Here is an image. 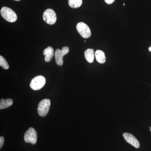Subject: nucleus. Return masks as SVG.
Listing matches in <instances>:
<instances>
[{
    "label": "nucleus",
    "mask_w": 151,
    "mask_h": 151,
    "mask_svg": "<svg viewBox=\"0 0 151 151\" xmlns=\"http://www.w3.org/2000/svg\"><path fill=\"white\" fill-rule=\"evenodd\" d=\"M1 14L3 18L10 22H14L17 19V14L13 10L7 7H3L1 10Z\"/></svg>",
    "instance_id": "obj_1"
},
{
    "label": "nucleus",
    "mask_w": 151,
    "mask_h": 151,
    "mask_svg": "<svg viewBox=\"0 0 151 151\" xmlns=\"http://www.w3.org/2000/svg\"><path fill=\"white\" fill-rule=\"evenodd\" d=\"M50 106V100L48 99H43L38 105L37 112L41 117H45L47 115Z\"/></svg>",
    "instance_id": "obj_2"
},
{
    "label": "nucleus",
    "mask_w": 151,
    "mask_h": 151,
    "mask_svg": "<svg viewBox=\"0 0 151 151\" xmlns=\"http://www.w3.org/2000/svg\"><path fill=\"white\" fill-rule=\"evenodd\" d=\"M45 83L46 80L43 76H37L32 78L30 84V86L33 90H38L43 87Z\"/></svg>",
    "instance_id": "obj_3"
},
{
    "label": "nucleus",
    "mask_w": 151,
    "mask_h": 151,
    "mask_svg": "<svg viewBox=\"0 0 151 151\" xmlns=\"http://www.w3.org/2000/svg\"><path fill=\"white\" fill-rule=\"evenodd\" d=\"M69 49L67 46L63 47L61 50L57 49L55 53V62L58 65L61 66L63 64V57L69 52Z\"/></svg>",
    "instance_id": "obj_4"
},
{
    "label": "nucleus",
    "mask_w": 151,
    "mask_h": 151,
    "mask_svg": "<svg viewBox=\"0 0 151 151\" xmlns=\"http://www.w3.org/2000/svg\"><path fill=\"white\" fill-rule=\"evenodd\" d=\"M44 21L49 24H54L57 20L56 13L53 10L48 9L45 11L43 14Z\"/></svg>",
    "instance_id": "obj_5"
},
{
    "label": "nucleus",
    "mask_w": 151,
    "mask_h": 151,
    "mask_svg": "<svg viewBox=\"0 0 151 151\" xmlns=\"http://www.w3.org/2000/svg\"><path fill=\"white\" fill-rule=\"evenodd\" d=\"M37 133L33 128H30L24 134V140L26 143L35 145L37 141Z\"/></svg>",
    "instance_id": "obj_6"
},
{
    "label": "nucleus",
    "mask_w": 151,
    "mask_h": 151,
    "mask_svg": "<svg viewBox=\"0 0 151 151\" xmlns=\"http://www.w3.org/2000/svg\"><path fill=\"white\" fill-rule=\"evenodd\" d=\"M76 29L81 36L84 38H88L91 35V32L89 27L84 22L78 23L76 25Z\"/></svg>",
    "instance_id": "obj_7"
},
{
    "label": "nucleus",
    "mask_w": 151,
    "mask_h": 151,
    "mask_svg": "<svg viewBox=\"0 0 151 151\" xmlns=\"http://www.w3.org/2000/svg\"><path fill=\"white\" fill-rule=\"evenodd\" d=\"M123 137L126 142L136 148H139L140 147V144L139 141L134 136L129 133H125L123 134Z\"/></svg>",
    "instance_id": "obj_8"
},
{
    "label": "nucleus",
    "mask_w": 151,
    "mask_h": 151,
    "mask_svg": "<svg viewBox=\"0 0 151 151\" xmlns=\"http://www.w3.org/2000/svg\"><path fill=\"white\" fill-rule=\"evenodd\" d=\"M43 55L45 56V62H50L54 55V49L51 47L49 46L44 50Z\"/></svg>",
    "instance_id": "obj_9"
},
{
    "label": "nucleus",
    "mask_w": 151,
    "mask_h": 151,
    "mask_svg": "<svg viewBox=\"0 0 151 151\" xmlns=\"http://www.w3.org/2000/svg\"><path fill=\"white\" fill-rule=\"evenodd\" d=\"M94 50L93 49L88 48L84 52V56L86 60L89 63H92L94 61Z\"/></svg>",
    "instance_id": "obj_10"
},
{
    "label": "nucleus",
    "mask_w": 151,
    "mask_h": 151,
    "mask_svg": "<svg viewBox=\"0 0 151 151\" xmlns=\"http://www.w3.org/2000/svg\"><path fill=\"white\" fill-rule=\"evenodd\" d=\"M95 56L96 60L99 63L103 64L106 61V57L104 52L98 50L95 52Z\"/></svg>",
    "instance_id": "obj_11"
},
{
    "label": "nucleus",
    "mask_w": 151,
    "mask_h": 151,
    "mask_svg": "<svg viewBox=\"0 0 151 151\" xmlns=\"http://www.w3.org/2000/svg\"><path fill=\"white\" fill-rule=\"evenodd\" d=\"M13 103V102L12 100L10 98L5 99V100L4 99H1V102H0V109L1 110V109L8 108L12 105Z\"/></svg>",
    "instance_id": "obj_12"
},
{
    "label": "nucleus",
    "mask_w": 151,
    "mask_h": 151,
    "mask_svg": "<svg viewBox=\"0 0 151 151\" xmlns=\"http://www.w3.org/2000/svg\"><path fill=\"white\" fill-rule=\"evenodd\" d=\"M82 4V0H68V5L72 8H78Z\"/></svg>",
    "instance_id": "obj_13"
},
{
    "label": "nucleus",
    "mask_w": 151,
    "mask_h": 151,
    "mask_svg": "<svg viewBox=\"0 0 151 151\" xmlns=\"http://www.w3.org/2000/svg\"><path fill=\"white\" fill-rule=\"evenodd\" d=\"M0 65L4 69L7 70L9 68L8 63L6 60L1 55L0 56Z\"/></svg>",
    "instance_id": "obj_14"
},
{
    "label": "nucleus",
    "mask_w": 151,
    "mask_h": 151,
    "mask_svg": "<svg viewBox=\"0 0 151 151\" xmlns=\"http://www.w3.org/2000/svg\"><path fill=\"white\" fill-rule=\"evenodd\" d=\"M4 143V138L3 137H0V149L1 148Z\"/></svg>",
    "instance_id": "obj_15"
},
{
    "label": "nucleus",
    "mask_w": 151,
    "mask_h": 151,
    "mask_svg": "<svg viewBox=\"0 0 151 151\" xmlns=\"http://www.w3.org/2000/svg\"><path fill=\"white\" fill-rule=\"evenodd\" d=\"M104 1L108 4H111L114 2L115 0H104Z\"/></svg>",
    "instance_id": "obj_16"
},
{
    "label": "nucleus",
    "mask_w": 151,
    "mask_h": 151,
    "mask_svg": "<svg viewBox=\"0 0 151 151\" xmlns=\"http://www.w3.org/2000/svg\"><path fill=\"white\" fill-rule=\"evenodd\" d=\"M149 51L151 52V46L150 47H149Z\"/></svg>",
    "instance_id": "obj_17"
},
{
    "label": "nucleus",
    "mask_w": 151,
    "mask_h": 151,
    "mask_svg": "<svg viewBox=\"0 0 151 151\" xmlns=\"http://www.w3.org/2000/svg\"><path fill=\"white\" fill-rule=\"evenodd\" d=\"M14 1H21V0H14Z\"/></svg>",
    "instance_id": "obj_18"
},
{
    "label": "nucleus",
    "mask_w": 151,
    "mask_h": 151,
    "mask_svg": "<svg viewBox=\"0 0 151 151\" xmlns=\"http://www.w3.org/2000/svg\"><path fill=\"white\" fill-rule=\"evenodd\" d=\"M150 131H151V127H150Z\"/></svg>",
    "instance_id": "obj_19"
}]
</instances>
